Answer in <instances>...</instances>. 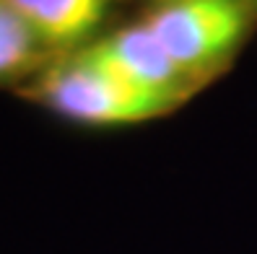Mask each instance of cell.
<instances>
[{
    "mask_svg": "<svg viewBox=\"0 0 257 254\" xmlns=\"http://www.w3.org/2000/svg\"><path fill=\"white\" fill-rule=\"evenodd\" d=\"M39 94L57 114L94 127L141 125L177 107L117 76L88 50L55 65L42 78Z\"/></svg>",
    "mask_w": 257,
    "mask_h": 254,
    "instance_id": "cell-1",
    "label": "cell"
},
{
    "mask_svg": "<svg viewBox=\"0 0 257 254\" xmlns=\"http://www.w3.org/2000/svg\"><path fill=\"white\" fill-rule=\"evenodd\" d=\"M187 78L218 68L247 34L241 0H166L143 21Z\"/></svg>",
    "mask_w": 257,
    "mask_h": 254,
    "instance_id": "cell-2",
    "label": "cell"
},
{
    "mask_svg": "<svg viewBox=\"0 0 257 254\" xmlns=\"http://www.w3.org/2000/svg\"><path fill=\"white\" fill-rule=\"evenodd\" d=\"M88 52L133 86L174 104L182 101L190 88V78L164 52L146 24L119 29L88 47Z\"/></svg>",
    "mask_w": 257,
    "mask_h": 254,
    "instance_id": "cell-3",
    "label": "cell"
},
{
    "mask_svg": "<svg viewBox=\"0 0 257 254\" xmlns=\"http://www.w3.org/2000/svg\"><path fill=\"white\" fill-rule=\"evenodd\" d=\"M32 29L37 42H81L104 19L109 0H6Z\"/></svg>",
    "mask_w": 257,
    "mask_h": 254,
    "instance_id": "cell-4",
    "label": "cell"
},
{
    "mask_svg": "<svg viewBox=\"0 0 257 254\" xmlns=\"http://www.w3.org/2000/svg\"><path fill=\"white\" fill-rule=\"evenodd\" d=\"M37 37L6 0H0V81L26 70L37 52Z\"/></svg>",
    "mask_w": 257,
    "mask_h": 254,
    "instance_id": "cell-5",
    "label": "cell"
},
{
    "mask_svg": "<svg viewBox=\"0 0 257 254\" xmlns=\"http://www.w3.org/2000/svg\"><path fill=\"white\" fill-rule=\"evenodd\" d=\"M161 3H166V0H161Z\"/></svg>",
    "mask_w": 257,
    "mask_h": 254,
    "instance_id": "cell-6",
    "label": "cell"
}]
</instances>
